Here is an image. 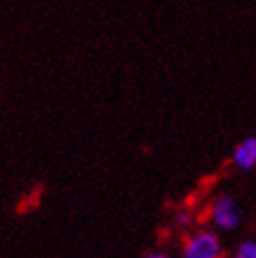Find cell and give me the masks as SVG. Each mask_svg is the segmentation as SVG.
<instances>
[{"instance_id":"obj_1","label":"cell","mask_w":256,"mask_h":258,"mask_svg":"<svg viewBox=\"0 0 256 258\" xmlns=\"http://www.w3.org/2000/svg\"><path fill=\"white\" fill-rule=\"evenodd\" d=\"M178 258H225V246L214 229L189 231L181 241Z\"/></svg>"},{"instance_id":"obj_2","label":"cell","mask_w":256,"mask_h":258,"mask_svg":"<svg viewBox=\"0 0 256 258\" xmlns=\"http://www.w3.org/2000/svg\"><path fill=\"white\" fill-rule=\"evenodd\" d=\"M208 221L216 231H235L241 225V210L235 198L227 196H216L208 208Z\"/></svg>"},{"instance_id":"obj_3","label":"cell","mask_w":256,"mask_h":258,"mask_svg":"<svg viewBox=\"0 0 256 258\" xmlns=\"http://www.w3.org/2000/svg\"><path fill=\"white\" fill-rule=\"evenodd\" d=\"M231 162L241 172H248V170L256 168V137H248L244 141H239L237 147L233 149Z\"/></svg>"},{"instance_id":"obj_4","label":"cell","mask_w":256,"mask_h":258,"mask_svg":"<svg viewBox=\"0 0 256 258\" xmlns=\"http://www.w3.org/2000/svg\"><path fill=\"white\" fill-rule=\"evenodd\" d=\"M172 225L176 229H181V231H187L191 225H194V214H191V210H187V208L176 210L172 214Z\"/></svg>"},{"instance_id":"obj_5","label":"cell","mask_w":256,"mask_h":258,"mask_svg":"<svg viewBox=\"0 0 256 258\" xmlns=\"http://www.w3.org/2000/svg\"><path fill=\"white\" fill-rule=\"evenodd\" d=\"M231 258H256V239L239 241Z\"/></svg>"},{"instance_id":"obj_6","label":"cell","mask_w":256,"mask_h":258,"mask_svg":"<svg viewBox=\"0 0 256 258\" xmlns=\"http://www.w3.org/2000/svg\"><path fill=\"white\" fill-rule=\"evenodd\" d=\"M143 258H176V256L170 254V252H166V250H151V252H147Z\"/></svg>"}]
</instances>
